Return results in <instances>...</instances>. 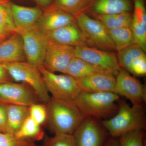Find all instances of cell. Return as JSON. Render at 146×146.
I'll return each mask as SVG.
<instances>
[{
    "instance_id": "obj_1",
    "label": "cell",
    "mask_w": 146,
    "mask_h": 146,
    "mask_svg": "<svg viewBox=\"0 0 146 146\" xmlns=\"http://www.w3.org/2000/svg\"><path fill=\"white\" fill-rule=\"evenodd\" d=\"M48 126L54 135L73 134L86 117L74 101H68L51 97L46 104Z\"/></svg>"
},
{
    "instance_id": "obj_2",
    "label": "cell",
    "mask_w": 146,
    "mask_h": 146,
    "mask_svg": "<svg viewBox=\"0 0 146 146\" xmlns=\"http://www.w3.org/2000/svg\"><path fill=\"white\" fill-rule=\"evenodd\" d=\"M118 104L119 109L116 114L109 119L102 120L101 122L109 135L116 138L132 131L146 129L143 104L130 106L120 100Z\"/></svg>"
},
{
    "instance_id": "obj_3",
    "label": "cell",
    "mask_w": 146,
    "mask_h": 146,
    "mask_svg": "<svg viewBox=\"0 0 146 146\" xmlns=\"http://www.w3.org/2000/svg\"><path fill=\"white\" fill-rule=\"evenodd\" d=\"M119 100V96L114 92H81L74 102L86 117L104 120L116 114Z\"/></svg>"
},
{
    "instance_id": "obj_4",
    "label": "cell",
    "mask_w": 146,
    "mask_h": 146,
    "mask_svg": "<svg viewBox=\"0 0 146 146\" xmlns=\"http://www.w3.org/2000/svg\"><path fill=\"white\" fill-rule=\"evenodd\" d=\"M1 65L8 72L12 81L30 86L41 102L46 104L49 101L51 97L39 68L25 61Z\"/></svg>"
},
{
    "instance_id": "obj_5",
    "label": "cell",
    "mask_w": 146,
    "mask_h": 146,
    "mask_svg": "<svg viewBox=\"0 0 146 146\" xmlns=\"http://www.w3.org/2000/svg\"><path fill=\"white\" fill-rule=\"evenodd\" d=\"M74 16L87 46L108 51H117L107 29L98 20L91 18L85 12Z\"/></svg>"
},
{
    "instance_id": "obj_6",
    "label": "cell",
    "mask_w": 146,
    "mask_h": 146,
    "mask_svg": "<svg viewBox=\"0 0 146 146\" xmlns=\"http://www.w3.org/2000/svg\"><path fill=\"white\" fill-rule=\"evenodd\" d=\"M39 68L47 90L57 99L74 101L81 92L76 79L66 74H58L43 66Z\"/></svg>"
},
{
    "instance_id": "obj_7",
    "label": "cell",
    "mask_w": 146,
    "mask_h": 146,
    "mask_svg": "<svg viewBox=\"0 0 146 146\" xmlns=\"http://www.w3.org/2000/svg\"><path fill=\"white\" fill-rule=\"evenodd\" d=\"M74 56L90 63L103 72L116 76L121 67L117 54L87 46L74 47Z\"/></svg>"
},
{
    "instance_id": "obj_8",
    "label": "cell",
    "mask_w": 146,
    "mask_h": 146,
    "mask_svg": "<svg viewBox=\"0 0 146 146\" xmlns=\"http://www.w3.org/2000/svg\"><path fill=\"white\" fill-rule=\"evenodd\" d=\"M18 33L23 39L27 62L37 68L43 66L48 43L44 33L33 27Z\"/></svg>"
},
{
    "instance_id": "obj_9",
    "label": "cell",
    "mask_w": 146,
    "mask_h": 146,
    "mask_svg": "<svg viewBox=\"0 0 146 146\" xmlns=\"http://www.w3.org/2000/svg\"><path fill=\"white\" fill-rule=\"evenodd\" d=\"M40 102L35 91L27 84L12 81L0 83V103L29 107Z\"/></svg>"
},
{
    "instance_id": "obj_10",
    "label": "cell",
    "mask_w": 146,
    "mask_h": 146,
    "mask_svg": "<svg viewBox=\"0 0 146 146\" xmlns=\"http://www.w3.org/2000/svg\"><path fill=\"white\" fill-rule=\"evenodd\" d=\"M115 78L114 93L125 97L132 105L143 104L145 102V86L128 71L121 68Z\"/></svg>"
},
{
    "instance_id": "obj_11",
    "label": "cell",
    "mask_w": 146,
    "mask_h": 146,
    "mask_svg": "<svg viewBox=\"0 0 146 146\" xmlns=\"http://www.w3.org/2000/svg\"><path fill=\"white\" fill-rule=\"evenodd\" d=\"M108 134L96 119L87 117L73 135L76 146H103Z\"/></svg>"
},
{
    "instance_id": "obj_12",
    "label": "cell",
    "mask_w": 146,
    "mask_h": 146,
    "mask_svg": "<svg viewBox=\"0 0 146 146\" xmlns=\"http://www.w3.org/2000/svg\"><path fill=\"white\" fill-rule=\"evenodd\" d=\"M74 47L56 44L48 40L43 67L52 72L66 74L72 58Z\"/></svg>"
},
{
    "instance_id": "obj_13",
    "label": "cell",
    "mask_w": 146,
    "mask_h": 146,
    "mask_svg": "<svg viewBox=\"0 0 146 146\" xmlns=\"http://www.w3.org/2000/svg\"><path fill=\"white\" fill-rule=\"evenodd\" d=\"M42 32L48 40L56 44L74 47L87 46L77 23L53 30Z\"/></svg>"
},
{
    "instance_id": "obj_14",
    "label": "cell",
    "mask_w": 146,
    "mask_h": 146,
    "mask_svg": "<svg viewBox=\"0 0 146 146\" xmlns=\"http://www.w3.org/2000/svg\"><path fill=\"white\" fill-rule=\"evenodd\" d=\"M76 23V21L73 15L52 5L43 9L42 16L34 27L44 32Z\"/></svg>"
},
{
    "instance_id": "obj_15",
    "label": "cell",
    "mask_w": 146,
    "mask_h": 146,
    "mask_svg": "<svg viewBox=\"0 0 146 146\" xmlns=\"http://www.w3.org/2000/svg\"><path fill=\"white\" fill-rule=\"evenodd\" d=\"M76 80L81 92H114L116 78L112 75L104 73H95Z\"/></svg>"
},
{
    "instance_id": "obj_16",
    "label": "cell",
    "mask_w": 146,
    "mask_h": 146,
    "mask_svg": "<svg viewBox=\"0 0 146 146\" xmlns=\"http://www.w3.org/2000/svg\"><path fill=\"white\" fill-rule=\"evenodd\" d=\"M23 39L18 33L0 42V64L25 61Z\"/></svg>"
},
{
    "instance_id": "obj_17",
    "label": "cell",
    "mask_w": 146,
    "mask_h": 146,
    "mask_svg": "<svg viewBox=\"0 0 146 146\" xmlns=\"http://www.w3.org/2000/svg\"><path fill=\"white\" fill-rule=\"evenodd\" d=\"M11 7L17 33L34 27L43 13L39 7H29L11 3Z\"/></svg>"
},
{
    "instance_id": "obj_18",
    "label": "cell",
    "mask_w": 146,
    "mask_h": 146,
    "mask_svg": "<svg viewBox=\"0 0 146 146\" xmlns=\"http://www.w3.org/2000/svg\"><path fill=\"white\" fill-rule=\"evenodd\" d=\"M133 3L131 0H93L86 11L94 16L131 12Z\"/></svg>"
},
{
    "instance_id": "obj_19",
    "label": "cell",
    "mask_w": 146,
    "mask_h": 146,
    "mask_svg": "<svg viewBox=\"0 0 146 146\" xmlns=\"http://www.w3.org/2000/svg\"><path fill=\"white\" fill-rule=\"evenodd\" d=\"M7 132L15 134L29 116V107L6 105Z\"/></svg>"
},
{
    "instance_id": "obj_20",
    "label": "cell",
    "mask_w": 146,
    "mask_h": 146,
    "mask_svg": "<svg viewBox=\"0 0 146 146\" xmlns=\"http://www.w3.org/2000/svg\"><path fill=\"white\" fill-rule=\"evenodd\" d=\"M95 16L107 29L131 27L132 23V14L131 12Z\"/></svg>"
},
{
    "instance_id": "obj_21",
    "label": "cell",
    "mask_w": 146,
    "mask_h": 146,
    "mask_svg": "<svg viewBox=\"0 0 146 146\" xmlns=\"http://www.w3.org/2000/svg\"><path fill=\"white\" fill-rule=\"evenodd\" d=\"M98 73L104 72L85 60L74 56L68 65L66 74L78 79Z\"/></svg>"
},
{
    "instance_id": "obj_22",
    "label": "cell",
    "mask_w": 146,
    "mask_h": 146,
    "mask_svg": "<svg viewBox=\"0 0 146 146\" xmlns=\"http://www.w3.org/2000/svg\"><path fill=\"white\" fill-rule=\"evenodd\" d=\"M16 33L10 2H0V33L8 37Z\"/></svg>"
},
{
    "instance_id": "obj_23",
    "label": "cell",
    "mask_w": 146,
    "mask_h": 146,
    "mask_svg": "<svg viewBox=\"0 0 146 146\" xmlns=\"http://www.w3.org/2000/svg\"><path fill=\"white\" fill-rule=\"evenodd\" d=\"M108 34L113 41L117 51L135 44L133 32L131 27L107 29Z\"/></svg>"
},
{
    "instance_id": "obj_24",
    "label": "cell",
    "mask_w": 146,
    "mask_h": 146,
    "mask_svg": "<svg viewBox=\"0 0 146 146\" xmlns=\"http://www.w3.org/2000/svg\"><path fill=\"white\" fill-rule=\"evenodd\" d=\"M15 135L18 138L35 141H40L44 136L41 125L29 116Z\"/></svg>"
},
{
    "instance_id": "obj_25",
    "label": "cell",
    "mask_w": 146,
    "mask_h": 146,
    "mask_svg": "<svg viewBox=\"0 0 146 146\" xmlns=\"http://www.w3.org/2000/svg\"><path fill=\"white\" fill-rule=\"evenodd\" d=\"M90 4V0H53L52 5L74 16L86 11Z\"/></svg>"
},
{
    "instance_id": "obj_26",
    "label": "cell",
    "mask_w": 146,
    "mask_h": 146,
    "mask_svg": "<svg viewBox=\"0 0 146 146\" xmlns=\"http://www.w3.org/2000/svg\"><path fill=\"white\" fill-rule=\"evenodd\" d=\"M118 62L121 68L129 72L131 64L136 58L145 54L143 50L134 44L117 52Z\"/></svg>"
},
{
    "instance_id": "obj_27",
    "label": "cell",
    "mask_w": 146,
    "mask_h": 146,
    "mask_svg": "<svg viewBox=\"0 0 146 146\" xmlns=\"http://www.w3.org/2000/svg\"><path fill=\"white\" fill-rule=\"evenodd\" d=\"M120 146H144L145 130L137 129L129 131L120 136Z\"/></svg>"
},
{
    "instance_id": "obj_28",
    "label": "cell",
    "mask_w": 146,
    "mask_h": 146,
    "mask_svg": "<svg viewBox=\"0 0 146 146\" xmlns=\"http://www.w3.org/2000/svg\"><path fill=\"white\" fill-rule=\"evenodd\" d=\"M30 140L18 138L13 133L0 132V146H36Z\"/></svg>"
},
{
    "instance_id": "obj_29",
    "label": "cell",
    "mask_w": 146,
    "mask_h": 146,
    "mask_svg": "<svg viewBox=\"0 0 146 146\" xmlns=\"http://www.w3.org/2000/svg\"><path fill=\"white\" fill-rule=\"evenodd\" d=\"M43 146H76L73 134H54L45 140Z\"/></svg>"
},
{
    "instance_id": "obj_30",
    "label": "cell",
    "mask_w": 146,
    "mask_h": 146,
    "mask_svg": "<svg viewBox=\"0 0 146 146\" xmlns=\"http://www.w3.org/2000/svg\"><path fill=\"white\" fill-rule=\"evenodd\" d=\"M29 116L39 125L47 121V111L45 104L37 103L29 106Z\"/></svg>"
},
{
    "instance_id": "obj_31",
    "label": "cell",
    "mask_w": 146,
    "mask_h": 146,
    "mask_svg": "<svg viewBox=\"0 0 146 146\" xmlns=\"http://www.w3.org/2000/svg\"><path fill=\"white\" fill-rule=\"evenodd\" d=\"M129 72L134 75L142 76L146 74V54L135 58L131 64Z\"/></svg>"
},
{
    "instance_id": "obj_32",
    "label": "cell",
    "mask_w": 146,
    "mask_h": 146,
    "mask_svg": "<svg viewBox=\"0 0 146 146\" xmlns=\"http://www.w3.org/2000/svg\"><path fill=\"white\" fill-rule=\"evenodd\" d=\"M6 132V105L0 103V132Z\"/></svg>"
},
{
    "instance_id": "obj_33",
    "label": "cell",
    "mask_w": 146,
    "mask_h": 146,
    "mask_svg": "<svg viewBox=\"0 0 146 146\" xmlns=\"http://www.w3.org/2000/svg\"><path fill=\"white\" fill-rule=\"evenodd\" d=\"M12 81L8 72L2 65L0 64V83Z\"/></svg>"
},
{
    "instance_id": "obj_34",
    "label": "cell",
    "mask_w": 146,
    "mask_h": 146,
    "mask_svg": "<svg viewBox=\"0 0 146 146\" xmlns=\"http://www.w3.org/2000/svg\"><path fill=\"white\" fill-rule=\"evenodd\" d=\"M53 0H35L39 7L42 9L48 8L52 5Z\"/></svg>"
},
{
    "instance_id": "obj_35",
    "label": "cell",
    "mask_w": 146,
    "mask_h": 146,
    "mask_svg": "<svg viewBox=\"0 0 146 146\" xmlns=\"http://www.w3.org/2000/svg\"><path fill=\"white\" fill-rule=\"evenodd\" d=\"M103 146H120L119 141L115 138L107 139Z\"/></svg>"
},
{
    "instance_id": "obj_36",
    "label": "cell",
    "mask_w": 146,
    "mask_h": 146,
    "mask_svg": "<svg viewBox=\"0 0 146 146\" xmlns=\"http://www.w3.org/2000/svg\"><path fill=\"white\" fill-rule=\"evenodd\" d=\"M7 37H7V36H4V35H3L2 34L0 33V42H2L3 40L6 39Z\"/></svg>"
},
{
    "instance_id": "obj_37",
    "label": "cell",
    "mask_w": 146,
    "mask_h": 146,
    "mask_svg": "<svg viewBox=\"0 0 146 146\" xmlns=\"http://www.w3.org/2000/svg\"><path fill=\"white\" fill-rule=\"evenodd\" d=\"M9 1V0H0V2L5 1Z\"/></svg>"
},
{
    "instance_id": "obj_38",
    "label": "cell",
    "mask_w": 146,
    "mask_h": 146,
    "mask_svg": "<svg viewBox=\"0 0 146 146\" xmlns=\"http://www.w3.org/2000/svg\"><path fill=\"white\" fill-rule=\"evenodd\" d=\"M90 1H91V2H92V1H93V0H90Z\"/></svg>"
},
{
    "instance_id": "obj_39",
    "label": "cell",
    "mask_w": 146,
    "mask_h": 146,
    "mask_svg": "<svg viewBox=\"0 0 146 146\" xmlns=\"http://www.w3.org/2000/svg\"></svg>"
},
{
    "instance_id": "obj_40",
    "label": "cell",
    "mask_w": 146,
    "mask_h": 146,
    "mask_svg": "<svg viewBox=\"0 0 146 146\" xmlns=\"http://www.w3.org/2000/svg\"></svg>"
}]
</instances>
